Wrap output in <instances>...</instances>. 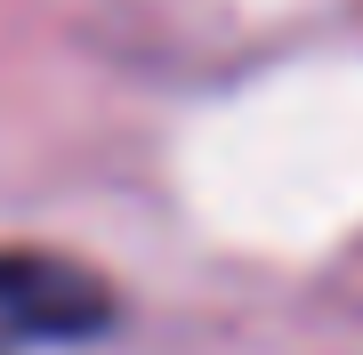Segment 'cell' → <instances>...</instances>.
Here are the masks:
<instances>
[{"instance_id":"cell-1","label":"cell","mask_w":363,"mask_h":355,"mask_svg":"<svg viewBox=\"0 0 363 355\" xmlns=\"http://www.w3.org/2000/svg\"><path fill=\"white\" fill-rule=\"evenodd\" d=\"M113 323V291H105L81 259H49V250H0V339H97Z\"/></svg>"}]
</instances>
